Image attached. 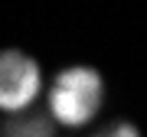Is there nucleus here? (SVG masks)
Masks as SVG:
<instances>
[{"label":"nucleus","mask_w":147,"mask_h":137,"mask_svg":"<svg viewBox=\"0 0 147 137\" xmlns=\"http://www.w3.org/2000/svg\"><path fill=\"white\" fill-rule=\"evenodd\" d=\"M53 121L46 114H16L10 124H7V137H53Z\"/></svg>","instance_id":"7ed1b4c3"},{"label":"nucleus","mask_w":147,"mask_h":137,"mask_svg":"<svg viewBox=\"0 0 147 137\" xmlns=\"http://www.w3.org/2000/svg\"><path fill=\"white\" fill-rule=\"evenodd\" d=\"M42 91L39 62L26 52L7 49L0 52V111L23 114Z\"/></svg>","instance_id":"f03ea898"},{"label":"nucleus","mask_w":147,"mask_h":137,"mask_svg":"<svg viewBox=\"0 0 147 137\" xmlns=\"http://www.w3.org/2000/svg\"><path fill=\"white\" fill-rule=\"evenodd\" d=\"M101 98H105V82L88 65H72L56 75L49 88V118L62 127H85L98 114Z\"/></svg>","instance_id":"f257e3e1"},{"label":"nucleus","mask_w":147,"mask_h":137,"mask_svg":"<svg viewBox=\"0 0 147 137\" xmlns=\"http://www.w3.org/2000/svg\"><path fill=\"white\" fill-rule=\"evenodd\" d=\"M98 137H141V134H137L134 124H115V127H108V131L98 134Z\"/></svg>","instance_id":"20e7f679"}]
</instances>
